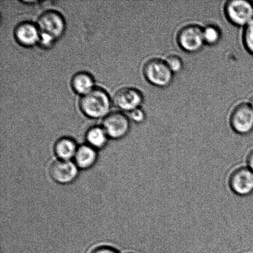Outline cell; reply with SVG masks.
<instances>
[{
  "label": "cell",
  "instance_id": "obj_1",
  "mask_svg": "<svg viewBox=\"0 0 253 253\" xmlns=\"http://www.w3.org/2000/svg\"><path fill=\"white\" fill-rule=\"evenodd\" d=\"M80 106L84 115L89 118L106 117L111 108L110 96L103 89L94 88L82 97Z\"/></svg>",
  "mask_w": 253,
  "mask_h": 253
},
{
  "label": "cell",
  "instance_id": "obj_2",
  "mask_svg": "<svg viewBox=\"0 0 253 253\" xmlns=\"http://www.w3.org/2000/svg\"><path fill=\"white\" fill-rule=\"evenodd\" d=\"M143 75L149 83L160 88H166L172 83L173 74L165 60L152 58L143 67Z\"/></svg>",
  "mask_w": 253,
  "mask_h": 253
},
{
  "label": "cell",
  "instance_id": "obj_3",
  "mask_svg": "<svg viewBox=\"0 0 253 253\" xmlns=\"http://www.w3.org/2000/svg\"><path fill=\"white\" fill-rule=\"evenodd\" d=\"M228 184L230 190L240 197H249L253 194V172L246 165L235 168L230 173Z\"/></svg>",
  "mask_w": 253,
  "mask_h": 253
},
{
  "label": "cell",
  "instance_id": "obj_4",
  "mask_svg": "<svg viewBox=\"0 0 253 253\" xmlns=\"http://www.w3.org/2000/svg\"><path fill=\"white\" fill-rule=\"evenodd\" d=\"M224 12L232 24L245 27L253 19V2L249 0H230L225 5Z\"/></svg>",
  "mask_w": 253,
  "mask_h": 253
},
{
  "label": "cell",
  "instance_id": "obj_5",
  "mask_svg": "<svg viewBox=\"0 0 253 253\" xmlns=\"http://www.w3.org/2000/svg\"><path fill=\"white\" fill-rule=\"evenodd\" d=\"M178 45L189 53L200 51L204 46L203 28L197 24H188L178 31L177 37Z\"/></svg>",
  "mask_w": 253,
  "mask_h": 253
},
{
  "label": "cell",
  "instance_id": "obj_6",
  "mask_svg": "<svg viewBox=\"0 0 253 253\" xmlns=\"http://www.w3.org/2000/svg\"><path fill=\"white\" fill-rule=\"evenodd\" d=\"M230 125L235 133L247 135L253 130V110L249 103H242L232 111Z\"/></svg>",
  "mask_w": 253,
  "mask_h": 253
},
{
  "label": "cell",
  "instance_id": "obj_7",
  "mask_svg": "<svg viewBox=\"0 0 253 253\" xmlns=\"http://www.w3.org/2000/svg\"><path fill=\"white\" fill-rule=\"evenodd\" d=\"M41 33L56 39L60 37L65 31V21L63 17L58 12L48 11L40 16L37 23Z\"/></svg>",
  "mask_w": 253,
  "mask_h": 253
},
{
  "label": "cell",
  "instance_id": "obj_8",
  "mask_svg": "<svg viewBox=\"0 0 253 253\" xmlns=\"http://www.w3.org/2000/svg\"><path fill=\"white\" fill-rule=\"evenodd\" d=\"M103 128L110 137L115 139L122 138L130 129L128 118L121 113L109 114L104 120Z\"/></svg>",
  "mask_w": 253,
  "mask_h": 253
},
{
  "label": "cell",
  "instance_id": "obj_9",
  "mask_svg": "<svg viewBox=\"0 0 253 253\" xmlns=\"http://www.w3.org/2000/svg\"><path fill=\"white\" fill-rule=\"evenodd\" d=\"M143 95L137 89L131 87L121 88L114 96V102L119 108L130 111L140 108L143 101Z\"/></svg>",
  "mask_w": 253,
  "mask_h": 253
},
{
  "label": "cell",
  "instance_id": "obj_10",
  "mask_svg": "<svg viewBox=\"0 0 253 253\" xmlns=\"http://www.w3.org/2000/svg\"><path fill=\"white\" fill-rule=\"evenodd\" d=\"M78 173V166L70 161H57L50 168L51 177L57 182L64 184L73 182Z\"/></svg>",
  "mask_w": 253,
  "mask_h": 253
},
{
  "label": "cell",
  "instance_id": "obj_11",
  "mask_svg": "<svg viewBox=\"0 0 253 253\" xmlns=\"http://www.w3.org/2000/svg\"><path fill=\"white\" fill-rule=\"evenodd\" d=\"M16 41L22 45L31 46L39 43L41 31L38 26L29 22H24L14 31Z\"/></svg>",
  "mask_w": 253,
  "mask_h": 253
},
{
  "label": "cell",
  "instance_id": "obj_12",
  "mask_svg": "<svg viewBox=\"0 0 253 253\" xmlns=\"http://www.w3.org/2000/svg\"><path fill=\"white\" fill-rule=\"evenodd\" d=\"M72 86L77 93L85 95L93 90L94 80L90 74L81 72L72 79Z\"/></svg>",
  "mask_w": 253,
  "mask_h": 253
},
{
  "label": "cell",
  "instance_id": "obj_13",
  "mask_svg": "<svg viewBox=\"0 0 253 253\" xmlns=\"http://www.w3.org/2000/svg\"><path fill=\"white\" fill-rule=\"evenodd\" d=\"M54 150L60 160L69 161L72 158L75 157L78 149L76 143L71 138H63L57 141Z\"/></svg>",
  "mask_w": 253,
  "mask_h": 253
},
{
  "label": "cell",
  "instance_id": "obj_14",
  "mask_svg": "<svg viewBox=\"0 0 253 253\" xmlns=\"http://www.w3.org/2000/svg\"><path fill=\"white\" fill-rule=\"evenodd\" d=\"M96 154L90 146L84 145L78 149L75 155L76 165L82 169H87L95 163Z\"/></svg>",
  "mask_w": 253,
  "mask_h": 253
},
{
  "label": "cell",
  "instance_id": "obj_15",
  "mask_svg": "<svg viewBox=\"0 0 253 253\" xmlns=\"http://www.w3.org/2000/svg\"><path fill=\"white\" fill-rule=\"evenodd\" d=\"M107 133L105 129L95 126L90 129L86 134V140L93 148H101L105 145L107 141Z\"/></svg>",
  "mask_w": 253,
  "mask_h": 253
},
{
  "label": "cell",
  "instance_id": "obj_16",
  "mask_svg": "<svg viewBox=\"0 0 253 253\" xmlns=\"http://www.w3.org/2000/svg\"><path fill=\"white\" fill-rule=\"evenodd\" d=\"M222 34L220 29L215 25L210 24L203 28V38L205 43L208 45L214 46L221 39Z\"/></svg>",
  "mask_w": 253,
  "mask_h": 253
},
{
  "label": "cell",
  "instance_id": "obj_17",
  "mask_svg": "<svg viewBox=\"0 0 253 253\" xmlns=\"http://www.w3.org/2000/svg\"><path fill=\"white\" fill-rule=\"evenodd\" d=\"M243 42L247 51L253 55V19L245 27Z\"/></svg>",
  "mask_w": 253,
  "mask_h": 253
},
{
  "label": "cell",
  "instance_id": "obj_18",
  "mask_svg": "<svg viewBox=\"0 0 253 253\" xmlns=\"http://www.w3.org/2000/svg\"><path fill=\"white\" fill-rule=\"evenodd\" d=\"M165 61L173 74L179 73L182 71L183 62L180 56L176 54H170L166 58Z\"/></svg>",
  "mask_w": 253,
  "mask_h": 253
},
{
  "label": "cell",
  "instance_id": "obj_19",
  "mask_svg": "<svg viewBox=\"0 0 253 253\" xmlns=\"http://www.w3.org/2000/svg\"><path fill=\"white\" fill-rule=\"evenodd\" d=\"M129 113V118L134 122L136 123H141L146 120V114L142 109L138 108Z\"/></svg>",
  "mask_w": 253,
  "mask_h": 253
},
{
  "label": "cell",
  "instance_id": "obj_20",
  "mask_svg": "<svg viewBox=\"0 0 253 253\" xmlns=\"http://www.w3.org/2000/svg\"><path fill=\"white\" fill-rule=\"evenodd\" d=\"M54 41H55V39H53V37L41 32L39 43H41L42 46L49 47Z\"/></svg>",
  "mask_w": 253,
  "mask_h": 253
},
{
  "label": "cell",
  "instance_id": "obj_21",
  "mask_svg": "<svg viewBox=\"0 0 253 253\" xmlns=\"http://www.w3.org/2000/svg\"><path fill=\"white\" fill-rule=\"evenodd\" d=\"M245 165L253 172V148L250 149L247 153L246 160H245Z\"/></svg>",
  "mask_w": 253,
  "mask_h": 253
},
{
  "label": "cell",
  "instance_id": "obj_22",
  "mask_svg": "<svg viewBox=\"0 0 253 253\" xmlns=\"http://www.w3.org/2000/svg\"><path fill=\"white\" fill-rule=\"evenodd\" d=\"M92 253H118L115 250L110 249L107 247L99 248L96 249Z\"/></svg>",
  "mask_w": 253,
  "mask_h": 253
},
{
  "label": "cell",
  "instance_id": "obj_23",
  "mask_svg": "<svg viewBox=\"0 0 253 253\" xmlns=\"http://www.w3.org/2000/svg\"><path fill=\"white\" fill-rule=\"evenodd\" d=\"M249 104H250V105L251 106V107L253 110V96H252V98L250 99V101Z\"/></svg>",
  "mask_w": 253,
  "mask_h": 253
}]
</instances>
